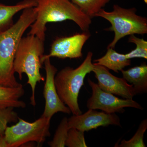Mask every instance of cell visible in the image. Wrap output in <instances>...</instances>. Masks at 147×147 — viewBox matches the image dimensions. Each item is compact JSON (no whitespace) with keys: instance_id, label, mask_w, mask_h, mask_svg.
<instances>
[{"instance_id":"cell-1","label":"cell","mask_w":147,"mask_h":147,"mask_svg":"<svg viewBox=\"0 0 147 147\" xmlns=\"http://www.w3.org/2000/svg\"><path fill=\"white\" fill-rule=\"evenodd\" d=\"M36 19L31 25L28 35L35 36L45 41L46 25L70 20L83 32L89 31L92 18L69 0H36Z\"/></svg>"},{"instance_id":"cell-2","label":"cell","mask_w":147,"mask_h":147,"mask_svg":"<svg viewBox=\"0 0 147 147\" xmlns=\"http://www.w3.org/2000/svg\"><path fill=\"white\" fill-rule=\"evenodd\" d=\"M35 7L23 10L18 21L7 30L0 32V86H22L15 76L13 62L16 50L24 33L36 19Z\"/></svg>"},{"instance_id":"cell-3","label":"cell","mask_w":147,"mask_h":147,"mask_svg":"<svg viewBox=\"0 0 147 147\" xmlns=\"http://www.w3.org/2000/svg\"><path fill=\"white\" fill-rule=\"evenodd\" d=\"M44 53V41L35 36L28 35L21 38L13 62V69L15 73L18 74L19 79L22 80L24 73L28 76L27 84L30 86L32 92L30 103L34 107L36 105L37 84L45 80L40 72L42 65L41 58Z\"/></svg>"},{"instance_id":"cell-4","label":"cell","mask_w":147,"mask_h":147,"mask_svg":"<svg viewBox=\"0 0 147 147\" xmlns=\"http://www.w3.org/2000/svg\"><path fill=\"white\" fill-rule=\"evenodd\" d=\"M93 55L92 52H88L79 67L75 69L66 67L57 72L55 76V86L59 97L74 115L82 113L78 103V97L85 77L93 69Z\"/></svg>"},{"instance_id":"cell-5","label":"cell","mask_w":147,"mask_h":147,"mask_svg":"<svg viewBox=\"0 0 147 147\" xmlns=\"http://www.w3.org/2000/svg\"><path fill=\"white\" fill-rule=\"evenodd\" d=\"M135 7L126 9L114 5L113 10L108 11L102 9L95 17L106 19L111 24L107 31L113 32L115 36L108 48L114 49L119 40L124 37L131 35L147 34V19L137 14Z\"/></svg>"},{"instance_id":"cell-6","label":"cell","mask_w":147,"mask_h":147,"mask_svg":"<svg viewBox=\"0 0 147 147\" xmlns=\"http://www.w3.org/2000/svg\"><path fill=\"white\" fill-rule=\"evenodd\" d=\"M51 119L41 116L33 122L18 118L15 125L7 127L4 136L9 147H21L32 142L41 145L50 137Z\"/></svg>"},{"instance_id":"cell-7","label":"cell","mask_w":147,"mask_h":147,"mask_svg":"<svg viewBox=\"0 0 147 147\" xmlns=\"http://www.w3.org/2000/svg\"><path fill=\"white\" fill-rule=\"evenodd\" d=\"M88 83L92 91L91 96L87 101L86 106L88 109L100 110L108 114L123 113L124 108H125L144 110L142 105L133 99H122L104 91L90 79H88Z\"/></svg>"},{"instance_id":"cell-8","label":"cell","mask_w":147,"mask_h":147,"mask_svg":"<svg viewBox=\"0 0 147 147\" xmlns=\"http://www.w3.org/2000/svg\"><path fill=\"white\" fill-rule=\"evenodd\" d=\"M91 36L89 31L83 32L69 36L58 37L51 45L50 53L41 58L42 64L47 58L79 59L83 56L82 49Z\"/></svg>"},{"instance_id":"cell-9","label":"cell","mask_w":147,"mask_h":147,"mask_svg":"<svg viewBox=\"0 0 147 147\" xmlns=\"http://www.w3.org/2000/svg\"><path fill=\"white\" fill-rule=\"evenodd\" d=\"M50 58L44 61L46 79L43 88V97L45 99V107L42 116L52 118L56 113L61 112L71 114L69 108L61 100L55 86V77L57 72V68L51 63Z\"/></svg>"},{"instance_id":"cell-10","label":"cell","mask_w":147,"mask_h":147,"mask_svg":"<svg viewBox=\"0 0 147 147\" xmlns=\"http://www.w3.org/2000/svg\"><path fill=\"white\" fill-rule=\"evenodd\" d=\"M92 71L97 79L98 85L102 90L124 99H132L137 95L132 85L123 78L114 76L105 67L94 64Z\"/></svg>"},{"instance_id":"cell-11","label":"cell","mask_w":147,"mask_h":147,"mask_svg":"<svg viewBox=\"0 0 147 147\" xmlns=\"http://www.w3.org/2000/svg\"><path fill=\"white\" fill-rule=\"evenodd\" d=\"M68 122L69 129L76 128L84 132L95 129L99 127L110 125L122 127L119 117L115 113L108 114L93 109H89L84 114L73 115L68 119Z\"/></svg>"},{"instance_id":"cell-12","label":"cell","mask_w":147,"mask_h":147,"mask_svg":"<svg viewBox=\"0 0 147 147\" xmlns=\"http://www.w3.org/2000/svg\"><path fill=\"white\" fill-rule=\"evenodd\" d=\"M36 0H23L14 5H7L0 3V32L11 28L14 24L13 17L26 9L36 6Z\"/></svg>"},{"instance_id":"cell-13","label":"cell","mask_w":147,"mask_h":147,"mask_svg":"<svg viewBox=\"0 0 147 147\" xmlns=\"http://www.w3.org/2000/svg\"><path fill=\"white\" fill-rule=\"evenodd\" d=\"M123 78L133 86L137 94L147 92V65L146 63L136 66L127 70L121 71Z\"/></svg>"},{"instance_id":"cell-14","label":"cell","mask_w":147,"mask_h":147,"mask_svg":"<svg viewBox=\"0 0 147 147\" xmlns=\"http://www.w3.org/2000/svg\"><path fill=\"white\" fill-rule=\"evenodd\" d=\"M24 94L23 86L8 87L0 86V110L8 108H26V102L20 99Z\"/></svg>"},{"instance_id":"cell-15","label":"cell","mask_w":147,"mask_h":147,"mask_svg":"<svg viewBox=\"0 0 147 147\" xmlns=\"http://www.w3.org/2000/svg\"><path fill=\"white\" fill-rule=\"evenodd\" d=\"M94 64L103 66L118 73L126 67L131 65V59H127L124 54L117 52L114 49L107 48L106 54L103 57L94 61Z\"/></svg>"},{"instance_id":"cell-16","label":"cell","mask_w":147,"mask_h":147,"mask_svg":"<svg viewBox=\"0 0 147 147\" xmlns=\"http://www.w3.org/2000/svg\"><path fill=\"white\" fill-rule=\"evenodd\" d=\"M92 18L110 2V0H69Z\"/></svg>"},{"instance_id":"cell-17","label":"cell","mask_w":147,"mask_h":147,"mask_svg":"<svg viewBox=\"0 0 147 147\" xmlns=\"http://www.w3.org/2000/svg\"><path fill=\"white\" fill-rule=\"evenodd\" d=\"M147 129V120L145 119L139 125V128L133 137L128 140L123 139L120 144H117L115 147H146L144 141V134Z\"/></svg>"},{"instance_id":"cell-18","label":"cell","mask_w":147,"mask_h":147,"mask_svg":"<svg viewBox=\"0 0 147 147\" xmlns=\"http://www.w3.org/2000/svg\"><path fill=\"white\" fill-rule=\"evenodd\" d=\"M68 119L64 117L56 129L53 140L48 142L50 147H64L69 128Z\"/></svg>"},{"instance_id":"cell-19","label":"cell","mask_w":147,"mask_h":147,"mask_svg":"<svg viewBox=\"0 0 147 147\" xmlns=\"http://www.w3.org/2000/svg\"><path fill=\"white\" fill-rule=\"evenodd\" d=\"M128 42L136 45V48L129 53L125 54L127 59H131L134 58H143L147 59V41L144 38H139L135 35L129 36Z\"/></svg>"},{"instance_id":"cell-20","label":"cell","mask_w":147,"mask_h":147,"mask_svg":"<svg viewBox=\"0 0 147 147\" xmlns=\"http://www.w3.org/2000/svg\"><path fill=\"white\" fill-rule=\"evenodd\" d=\"M84 131L76 128L69 129L65 142V146L68 147H88L84 136Z\"/></svg>"},{"instance_id":"cell-21","label":"cell","mask_w":147,"mask_h":147,"mask_svg":"<svg viewBox=\"0 0 147 147\" xmlns=\"http://www.w3.org/2000/svg\"><path fill=\"white\" fill-rule=\"evenodd\" d=\"M13 109L8 108L0 110V134H4L9 123L18 121V114Z\"/></svg>"},{"instance_id":"cell-22","label":"cell","mask_w":147,"mask_h":147,"mask_svg":"<svg viewBox=\"0 0 147 147\" xmlns=\"http://www.w3.org/2000/svg\"><path fill=\"white\" fill-rule=\"evenodd\" d=\"M0 147H9L8 144L6 141L4 134H0Z\"/></svg>"}]
</instances>
